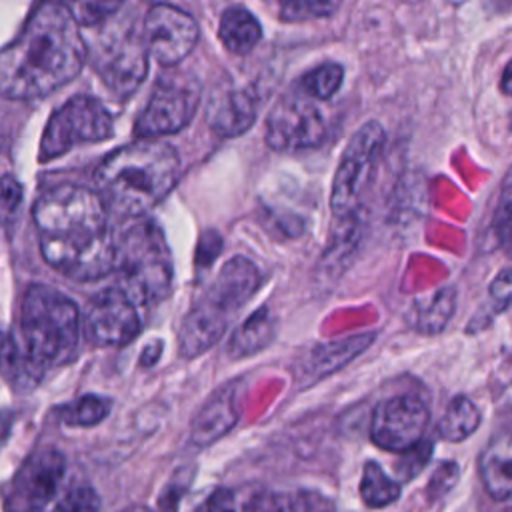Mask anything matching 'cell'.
<instances>
[{"mask_svg":"<svg viewBox=\"0 0 512 512\" xmlns=\"http://www.w3.org/2000/svg\"><path fill=\"white\" fill-rule=\"evenodd\" d=\"M234 496H232V492L230 490H224V488H220V490H216L208 500H206V504H204V508H208V510H222V508H234V500H232Z\"/></svg>","mask_w":512,"mask_h":512,"instance_id":"obj_38","label":"cell"},{"mask_svg":"<svg viewBox=\"0 0 512 512\" xmlns=\"http://www.w3.org/2000/svg\"><path fill=\"white\" fill-rule=\"evenodd\" d=\"M42 258L76 282L114 272V234L98 190L62 182L44 190L32 208Z\"/></svg>","mask_w":512,"mask_h":512,"instance_id":"obj_1","label":"cell"},{"mask_svg":"<svg viewBox=\"0 0 512 512\" xmlns=\"http://www.w3.org/2000/svg\"><path fill=\"white\" fill-rule=\"evenodd\" d=\"M260 96L254 86H222L214 90L206 120L224 138L244 134L256 120Z\"/></svg>","mask_w":512,"mask_h":512,"instance_id":"obj_16","label":"cell"},{"mask_svg":"<svg viewBox=\"0 0 512 512\" xmlns=\"http://www.w3.org/2000/svg\"><path fill=\"white\" fill-rule=\"evenodd\" d=\"M198 34L196 20L170 4L152 6L144 18L142 36L150 56L162 66L182 62L196 46Z\"/></svg>","mask_w":512,"mask_h":512,"instance_id":"obj_13","label":"cell"},{"mask_svg":"<svg viewBox=\"0 0 512 512\" xmlns=\"http://www.w3.org/2000/svg\"><path fill=\"white\" fill-rule=\"evenodd\" d=\"M480 426V410L466 396L450 400L444 416L438 422V434L448 442H462Z\"/></svg>","mask_w":512,"mask_h":512,"instance_id":"obj_25","label":"cell"},{"mask_svg":"<svg viewBox=\"0 0 512 512\" xmlns=\"http://www.w3.org/2000/svg\"><path fill=\"white\" fill-rule=\"evenodd\" d=\"M240 418L238 384H228L210 394L190 422V440L208 446L222 438Z\"/></svg>","mask_w":512,"mask_h":512,"instance_id":"obj_18","label":"cell"},{"mask_svg":"<svg viewBox=\"0 0 512 512\" xmlns=\"http://www.w3.org/2000/svg\"><path fill=\"white\" fill-rule=\"evenodd\" d=\"M358 242H360L358 212L338 218V224L332 226L330 240H328L326 250L318 264L320 276L328 278L330 282L338 280L342 276V272L346 270V266L352 262Z\"/></svg>","mask_w":512,"mask_h":512,"instance_id":"obj_20","label":"cell"},{"mask_svg":"<svg viewBox=\"0 0 512 512\" xmlns=\"http://www.w3.org/2000/svg\"><path fill=\"white\" fill-rule=\"evenodd\" d=\"M400 454H402V458H400L398 464H396V474H398L404 482H408V480H412L414 476H418L420 470L428 464V460H430V456H432V442L420 440V442H416L414 446H410L408 450H404V452H400Z\"/></svg>","mask_w":512,"mask_h":512,"instance_id":"obj_32","label":"cell"},{"mask_svg":"<svg viewBox=\"0 0 512 512\" xmlns=\"http://www.w3.org/2000/svg\"><path fill=\"white\" fill-rule=\"evenodd\" d=\"M500 88L504 94L512 96V60L506 64L504 72H502V78H500Z\"/></svg>","mask_w":512,"mask_h":512,"instance_id":"obj_40","label":"cell"},{"mask_svg":"<svg viewBox=\"0 0 512 512\" xmlns=\"http://www.w3.org/2000/svg\"><path fill=\"white\" fill-rule=\"evenodd\" d=\"M200 82L186 72H168L158 78L148 104L134 122L138 138H158L182 130L200 104Z\"/></svg>","mask_w":512,"mask_h":512,"instance_id":"obj_10","label":"cell"},{"mask_svg":"<svg viewBox=\"0 0 512 512\" xmlns=\"http://www.w3.org/2000/svg\"><path fill=\"white\" fill-rule=\"evenodd\" d=\"M428 418V406L420 396H392L376 404L370 420V438L388 452H404L422 440Z\"/></svg>","mask_w":512,"mask_h":512,"instance_id":"obj_11","label":"cell"},{"mask_svg":"<svg viewBox=\"0 0 512 512\" xmlns=\"http://www.w3.org/2000/svg\"><path fill=\"white\" fill-rule=\"evenodd\" d=\"M16 334L40 368L62 366L74 358L78 348V306L52 286L32 284L22 298Z\"/></svg>","mask_w":512,"mask_h":512,"instance_id":"obj_6","label":"cell"},{"mask_svg":"<svg viewBox=\"0 0 512 512\" xmlns=\"http://www.w3.org/2000/svg\"><path fill=\"white\" fill-rule=\"evenodd\" d=\"M344 80V70L336 62H324L306 72L296 84L316 100L332 98Z\"/></svg>","mask_w":512,"mask_h":512,"instance_id":"obj_28","label":"cell"},{"mask_svg":"<svg viewBox=\"0 0 512 512\" xmlns=\"http://www.w3.org/2000/svg\"><path fill=\"white\" fill-rule=\"evenodd\" d=\"M316 102L320 100L306 94L298 84L282 94L266 118V144L278 152L320 146L330 134V122Z\"/></svg>","mask_w":512,"mask_h":512,"instance_id":"obj_9","label":"cell"},{"mask_svg":"<svg viewBox=\"0 0 512 512\" xmlns=\"http://www.w3.org/2000/svg\"><path fill=\"white\" fill-rule=\"evenodd\" d=\"M162 350V342L160 340H152L144 350H142V356H140V364L142 366H152L158 362L160 358V352Z\"/></svg>","mask_w":512,"mask_h":512,"instance_id":"obj_39","label":"cell"},{"mask_svg":"<svg viewBox=\"0 0 512 512\" xmlns=\"http://www.w3.org/2000/svg\"><path fill=\"white\" fill-rule=\"evenodd\" d=\"M66 472V460L56 448L34 452L14 478L12 498L18 508L38 510L56 496Z\"/></svg>","mask_w":512,"mask_h":512,"instance_id":"obj_15","label":"cell"},{"mask_svg":"<svg viewBox=\"0 0 512 512\" xmlns=\"http://www.w3.org/2000/svg\"><path fill=\"white\" fill-rule=\"evenodd\" d=\"M260 282V270L250 258L232 256L226 260L180 324V354L184 358H196L214 346L224 336L234 314L258 292Z\"/></svg>","mask_w":512,"mask_h":512,"instance_id":"obj_4","label":"cell"},{"mask_svg":"<svg viewBox=\"0 0 512 512\" xmlns=\"http://www.w3.org/2000/svg\"><path fill=\"white\" fill-rule=\"evenodd\" d=\"M400 484L392 480L376 462H366L360 478V498L370 508H384L398 500Z\"/></svg>","mask_w":512,"mask_h":512,"instance_id":"obj_26","label":"cell"},{"mask_svg":"<svg viewBox=\"0 0 512 512\" xmlns=\"http://www.w3.org/2000/svg\"><path fill=\"white\" fill-rule=\"evenodd\" d=\"M178 176V152L156 138H140L104 156L94 172V184L110 210L130 218L164 200Z\"/></svg>","mask_w":512,"mask_h":512,"instance_id":"obj_3","label":"cell"},{"mask_svg":"<svg viewBox=\"0 0 512 512\" xmlns=\"http://www.w3.org/2000/svg\"><path fill=\"white\" fill-rule=\"evenodd\" d=\"M112 410V400L98 394H84L60 408V420L68 426H94L100 424Z\"/></svg>","mask_w":512,"mask_h":512,"instance_id":"obj_27","label":"cell"},{"mask_svg":"<svg viewBox=\"0 0 512 512\" xmlns=\"http://www.w3.org/2000/svg\"><path fill=\"white\" fill-rule=\"evenodd\" d=\"M342 0H278V16L284 22H306L328 18L340 8Z\"/></svg>","mask_w":512,"mask_h":512,"instance_id":"obj_29","label":"cell"},{"mask_svg":"<svg viewBox=\"0 0 512 512\" xmlns=\"http://www.w3.org/2000/svg\"><path fill=\"white\" fill-rule=\"evenodd\" d=\"M456 310V292L452 286L438 288L426 296H420L412 302L406 322L412 330L420 334H438L446 328Z\"/></svg>","mask_w":512,"mask_h":512,"instance_id":"obj_21","label":"cell"},{"mask_svg":"<svg viewBox=\"0 0 512 512\" xmlns=\"http://www.w3.org/2000/svg\"><path fill=\"white\" fill-rule=\"evenodd\" d=\"M114 136V120L108 108L92 96L76 94L50 116L42 138L38 160L50 162L78 144L102 142Z\"/></svg>","mask_w":512,"mask_h":512,"instance_id":"obj_7","label":"cell"},{"mask_svg":"<svg viewBox=\"0 0 512 512\" xmlns=\"http://www.w3.org/2000/svg\"><path fill=\"white\" fill-rule=\"evenodd\" d=\"M490 300L502 310L512 306V268L500 270L490 282Z\"/></svg>","mask_w":512,"mask_h":512,"instance_id":"obj_37","label":"cell"},{"mask_svg":"<svg viewBox=\"0 0 512 512\" xmlns=\"http://www.w3.org/2000/svg\"><path fill=\"white\" fill-rule=\"evenodd\" d=\"M20 202H22V186L12 174H6L2 178V212H4L6 224L10 220V214L18 212Z\"/></svg>","mask_w":512,"mask_h":512,"instance_id":"obj_36","label":"cell"},{"mask_svg":"<svg viewBox=\"0 0 512 512\" xmlns=\"http://www.w3.org/2000/svg\"><path fill=\"white\" fill-rule=\"evenodd\" d=\"M118 286L136 302L152 304L172 288V256L162 228L148 214L130 216L114 234Z\"/></svg>","mask_w":512,"mask_h":512,"instance_id":"obj_5","label":"cell"},{"mask_svg":"<svg viewBox=\"0 0 512 512\" xmlns=\"http://www.w3.org/2000/svg\"><path fill=\"white\" fill-rule=\"evenodd\" d=\"M148 54L144 36L138 38L134 32H128L110 40L100 50L94 68L110 92L128 98L146 78Z\"/></svg>","mask_w":512,"mask_h":512,"instance_id":"obj_14","label":"cell"},{"mask_svg":"<svg viewBox=\"0 0 512 512\" xmlns=\"http://www.w3.org/2000/svg\"><path fill=\"white\" fill-rule=\"evenodd\" d=\"M492 230L498 242V248L512 258V200H508L506 204H502L498 208V212L494 214V222H492Z\"/></svg>","mask_w":512,"mask_h":512,"instance_id":"obj_33","label":"cell"},{"mask_svg":"<svg viewBox=\"0 0 512 512\" xmlns=\"http://www.w3.org/2000/svg\"><path fill=\"white\" fill-rule=\"evenodd\" d=\"M84 332L98 346H124L140 332L136 302L120 288L98 292L86 308Z\"/></svg>","mask_w":512,"mask_h":512,"instance_id":"obj_12","label":"cell"},{"mask_svg":"<svg viewBox=\"0 0 512 512\" xmlns=\"http://www.w3.org/2000/svg\"><path fill=\"white\" fill-rule=\"evenodd\" d=\"M124 2L126 0H74L72 12L80 24L94 26V24H102Z\"/></svg>","mask_w":512,"mask_h":512,"instance_id":"obj_31","label":"cell"},{"mask_svg":"<svg viewBox=\"0 0 512 512\" xmlns=\"http://www.w3.org/2000/svg\"><path fill=\"white\" fill-rule=\"evenodd\" d=\"M384 148V128L370 120L362 124L348 140L330 190V208L336 218L356 214L362 196L374 176L380 152Z\"/></svg>","mask_w":512,"mask_h":512,"instance_id":"obj_8","label":"cell"},{"mask_svg":"<svg viewBox=\"0 0 512 512\" xmlns=\"http://www.w3.org/2000/svg\"><path fill=\"white\" fill-rule=\"evenodd\" d=\"M218 36L232 54H248L262 38L260 22L242 6H232L220 16Z\"/></svg>","mask_w":512,"mask_h":512,"instance_id":"obj_24","label":"cell"},{"mask_svg":"<svg viewBox=\"0 0 512 512\" xmlns=\"http://www.w3.org/2000/svg\"><path fill=\"white\" fill-rule=\"evenodd\" d=\"M78 20L62 0H36L18 36L0 54V90L34 100L72 82L88 56Z\"/></svg>","mask_w":512,"mask_h":512,"instance_id":"obj_2","label":"cell"},{"mask_svg":"<svg viewBox=\"0 0 512 512\" xmlns=\"http://www.w3.org/2000/svg\"><path fill=\"white\" fill-rule=\"evenodd\" d=\"M458 480V466L456 462H442L436 472L432 474L430 482H428V488H426V494L430 500L434 498H440L444 496Z\"/></svg>","mask_w":512,"mask_h":512,"instance_id":"obj_35","label":"cell"},{"mask_svg":"<svg viewBox=\"0 0 512 512\" xmlns=\"http://www.w3.org/2000/svg\"><path fill=\"white\" fill-rule=\"evenodd\" d=\"M276 336V320L266 306L250 314L230 336L226 354L234 360L262 352Z\"/></svg>","mask_w":512,"mask_h":512,"instance_id":"obj_22","label":"cell"},{"mask_svg":"<svg viewBox=\"0 0 512 512\" xmlns=\"http://www.w3.org/2000/svg\"><path fill=\"white\" fill-rule=\"evenodd\" d=\"M478 470L486 492L500 502H512V432L494 436L480 454Z\"/></svg>","mask_w":512,"mask_h":512,"instance_id":"obj_19","label":"cell"},{"mask_svg":"<svg viewBox=\"0 0 512 512\" xmlns=\"http://www.w3.org/2000/svg\"><path fill=\"white\" fill-rule=\"evenodd\" d=\"M58 510H98L100 498L98 494L88 486H76L62 496V500L56 504Z\"/></svg>","mask_w":512,"mask_h":512,"instance_id":"obj_34","label":"cell"},{"mask_svg":"<svg viewBox=\"0 0 512 512\" xmlns=\"http://www.w3.org/2000/svg\"><path fill=\"white\" fill-rule=\"evenodd\" d=\"M374 338H376L374 332H362V334L320 342L312 346L296 368L298 386L300 388L312 386L318 380H324L326 376L342 370L346 364L358 358L374 342Z\"/></svg>","mask_w":512,"mask_h":512,"instance_id":"obj_17","label":"cell"},{"mask_svg":"<svg viewBox=\"0 0 512 512\" xmlns=\"http://www.w3.org/2000/svg\"><path fill=\"white\" fill-rule=\"evenodd\" d=\"M246 508H278V510H316L322 506H332L330 502H322V498L314 492H298V494H268L258 496L252 502L244 504Z\"/></svg>","mask_w":512,"mask_h":512,"instance_id":"obj_30","label":"cell"},{"mask_svg":"<svg viewBox=\"0 0 512 512\" xmlns=\"http://www.w3.org/2000/svg\"><path fill=\"white\" fill-rule=\"evenodd\" d=\"M2 370L6 382L16 392H28L38 386L42 376L46 374L44 368L38 366V362L26 352L22 346L18 334L10 330L4 336V348H2Z\"/></svg>","mask_w":512,"mask_h":512,"instance_id":"obj_23","label":"cell"}]
</instances>
